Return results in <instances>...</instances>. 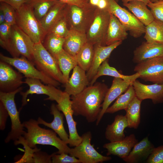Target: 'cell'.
I'll return each instance as SVG.
<instances>
[{
    "label": "cell",
    "mask_w": 163,
    "mask_h": 163,
    "mask_svg": "<svg viewBox=\"0 0 163 163\" xmlns=\"http://www.w3.org/2000/svg\"><path fill=\"white\" fill-rule=\"evenodd\" d=\"M108 89L105 83L95 82L79 94L71 96L74 115L83 116L89 123L96 121Z\"/></svg>",
    "instance_id": "obj_1"
},
{
    "label": "cell",
    "mask_w": 163,
    "mask_h": 163,
    "mask_svg": "<svg viewBox=\"0 0 163 163\" xmlns=\"http://www.w3.org/2000/svg\"><path fill=\"white\" fill-rule=\"evenodd\" d=\"M23 124L27 131L23 136L14 142L15 145L21 144L30 149L35 148L37 144L50 145L58 149L57 154H69L71 148L58 137L53 130L41 127L37 121L32 119L24 122Z\"/></svg>",
    "instance_id": "obj_2"
},
{
    "label": "cell",
    "mask_w": 163,
    "mask_h": 163,
    "mask_svg": "<svg viewBox=\"0 0 163 163\" xmlns=\"http://www.w3.org/2000/svg\"><path fill=\"white\" fill-rule=\"evenodd\" d=\"M34 43L30 37L16 24L11 26L10 37L6 42L0 41V44L13 57L20 55L26 57L32 62Z\"/></svg>",
    "instance_id": "obj_3"
},
{
    "label": "cell",
    "mask_w": 163,
    "mask_h": 163,
    "mask_svg": "<svg viewBox=\"0 0 163 163\" xmlns=\"http://www.w3.org/2000/svg\"><path fill=\"white\" fill-rule=\"evenodd\" d=\"M16 12V24L30 37L34 43H42L46 34L31 7L25 3Z\"/></svg>",
    "instance_id": "obj_4"
},
{
    "label": "cell",
    "mask_w": 163,
    "mask_h": 163,
    "mask_svg": "<svg viewBox=\"0 0 163 163\" xmlns=\"http://www.w3.org/2000/svg\"><path fill=\"white\" fill-rule=\"evenodd\" d=\"M32 62L39 71L47 76L64 84L66 82L56 61L42 42L35 43Z\"/></svg>",
    "instance_id": "obj_5"
},
{
    "label": "cell",
    "mask_w": 163,
    "mask_h": 163,
    "mask_svg": "<svg viewBox=\"0 0 163 163\" xmlns=\"http://www.w3.org/2000/svg\"><path fill=\"white\" fill-rule=\"evenodd\" d=\"M23 89L21 87L16 90L11 92L5 93L0 91V100L6 109L11 122L10 131L5 139L6 143L11 141L14 142L19 140L23 136L25 131L19 117V113L17 109L14 101L15 94L20 92Z\"/></svg>",
    "instance_id": "obj_6"
},
{
    "label": "cell",
    "mask_w": 163,
    "mask_h": 163,
    "mask_svg": "<svg viewBox=\"0 0 163 163\" xmlns=\"http://www.w3.org/2000/svg\"><path fill=\"white\" fill-rule=\"evenodd\" d=\"M96 8L91 5L81 7L67 4L65 17L69 30L86 34L93 18Z\"/></svg>",
    "instance_id": "obj_7"
},
{
    "label": "cell",
    "mask_w": 163,
    "mask_h": 163,
    "mask_svg": "<svg viewBox=\"0 0 163 163\" xmlns=\"http://www.w3.org/2000/svg\"><path fill=\"white\" fill-rule=\"evenodd\" d=\"M0 59L1 61L15 67L26 78L39 79L46 84L52 85L56 87L60 85L59 82L38 70L32 62L23 56L21 57H10L1 53Z\"/></svg>",
    "instance_id": "obj_8"
},
{
    "label": "cell",
    "mask_w": 163,
    "mask_h": 163,
    "mask_svg": "<svg viewBox=\"0 0 163 163\" xmlns=\"http://www.w3.org/2000/svg\"><path fill=\"white\" fill-rule=\"evenodd\" d=\"M110 17L107 11L96 8L93 20L86 33L87 42L94 45H105V38Z\"/></svg>",
    "instance_id": "obj_9"
},
{
    "label": "cell",
    "mask_w": 163,
    "mask_h": 163,
    "mask_svg": "<svg viewBox=\"0 0 163 163\" xmlns=\"http://www.w3.org/2000/svg\"><path fill=\"white\" fill-rule=\"evenodd\" d=\"M82 141L78 145L71 148L69 154L78 159L81 163H98L109 161L112 158L99 153L91 144V133L90 131L81 136Z\"/></svg>",
    "instance_id": "obj_10"
},
{
    "label": "cell",
    "mask_w": 163,
    "mask_h": 163,
    "mask_svg": "<svg viewBox=\"0 0 163 163\" xmlns=\"http://www.w3.org/2000/svg\"><path fill=\"white\" fill-rule=\"evenodd\" d=\"M107 1L108 11L118 19L131 35L138 38L144 34L145 26L133 14L121 7L114 0Z\"/></svg>",
    "instance_id": "obj_11"
},
{
    "label": "cell",
    "mask_w": 163,
    "mask_h": 163,
    "mask_svg": "<svg viewBox=\"0 0 163 163\" xmlns=\"http://www.w3.org/2000/svg\"><path fill=\"white\" fill-rule=\"evenodd\" d=\"M134 70L139 78L154 84L163 83V58L148 59L137 64Z\"/></svg>",
    "instance_id": "obj_12"
},
{
    "label": "cell",
    "mask_w": 163,
    "mask_h": 163,
    "mask_svg": "<svg viewBox=\"0 0 163 163\" xmlns=\"http://www.w3.org/2000/svg\"><path fill=\"white\" fill-rule=\"evenodd\" d=\"M70 96L67 93L64 91L60 98L57 103L56 106L65 117L69 133V144L70 147H72L78 145L81 142L82 138L78 133L76 128L77 123L73 118L74 113Z\"/></svg>",
    "instance_id": "obj_13"
},
{
    "label": "cell",
    "mask_w": 163,
    "mask_h": 163,
    "mask_svg": "<svg viewBox=\"0 0 163 163\" xmlns=\"http://www.w3.org/2000/svg\"><path fill=\"white\" fill-rule=\"evenodd\" d=\"M39 79L31 78H26L24 83L27 85L29 89L26 91H21L22 96V106L23 107L27 104V97L30 94H43L48 96L45 100L55 101L57 103L60 98L63 92L57 89L56 87L50 85H45L41 83Z\"/></svg>",
    "instance_id": "obj_14"
},
{
    "label": "cell",
    "mask_w": 163,
    "mask_h": 163,
    "mask_svg": "<svg viewBox=\"0 0 163 163\" xmlns=\"http://www.w3.org/2000/svg\"><path fill=\"white\" fill-rule=\"evenodd\" d=\"M20 72L14 70L10 64L0 62V91L8 93L14 91L20 87L24 82Z\"/></svg>",
    "instance_id": "obj_15"
},
{
    "label": "cell",
    "mask_w": 163,
    "mask_h": 163,
    "mask_svg": "<svg viewBox=\"0 0 163 163\" xmlns=\"http://www.w3.org/2000/svg\"><path fill=\"white\" fill-rule=\"evenodd\" d=\"M132 85L136 97L142 101L150 99L154 104L163 103V83L146 85L136 79Z\"/></svg>",
    "instance_id": "obj_16"
},
{
    "label": "cell",
    "mask_w": 163,
    "mask_h": 163,
    "mask_svg": "<svg viewBox=\"0 0 163 163\" xmlns=\"http://www.w3.org/2000/svg\"><path fill=\"white\" fill-rule=\"evenodd\" d=\"M133 82H127L123 79L114 78L110 87L107 92L101 110L96 121V125H99L105 112L111 103L127 90Z\"/></svg>",
    "instance_id": "obj_17"
},
{
    "label": "cell",
    "mask_w": 163,
    "mask_h": 163,
    "mask_svg": "<svg viewBox=\"0 0 163 163\" xmlns=\"http://www.w3.org/2000/svg\"><path fill=\"white\" fill-rule=\"evenodd\" d=\"M89 84L86 71L77 65L73 68L71 77L64 84L65 91L70 96H75L82 92Z\"/></svg>",
    "instance_id": "obj_18"
},
{
    "label": "cell",
    "mask_w": 163,
    "mask_h": 163,
    "mask_svg": "<svg viewBox=\"0 0 163 163\" xmlns=\"http://www.w3.org/2000/svg\"><path fill=\"white\" fill-rule=\"evenodd\" d=\"M122 42V41H119L106 46L97 44L94 45V53L93 62L91 67L86 72L90 82L96 75L98 68L102 63L109 58L112 52Z\"/></svg>",
    "instance_id": "obj_19"
},
{
    "label": "cell",
    "mask_w": 163,
    "mask_h": 163,
    "mask_svg": "<svg viewBox=\"0 0 163 163\" xmlns=\"http://www.w3.org/2000/svg\"><path fill=\"white\" fill-rule=\"evenodd\" d=\"M138 142L135 135L132 134L122 140L106 143L103 147L107 150V156L116 155L123 159L129 155Z\"/></svg>",
    "instance_id": "obj_20"
},
{
    "label": "cell",
    "mask_w": 163,
    "mask_h": 163,
    "mask_svg": "<svg viewBox=\"0 0 163 163\" xmlns=\"http://www.w3.org/2000/svg\"><path fill=\"white\" fill-rule=\"evenodd\" d=\"M133 62L137 64L156 57L163 58V43L143 42L133 52Z\"/></svg>",
    "instance_id": "obj_21"
},
{
    "label": "cell",
    "mask_w": 163,
    "mask_h": 163,
    "mask_svg": "<svg viewBox=\"0 0 163 163\" xmlns=\"http://www.w3.org/2000/svg\"><path fill=\"white\" fill-rule=\"evenodd\" d=\"M50 113L53 116V120L51 123L47 122L41 117H39L37 120L39 124H42L51 128L59 137L65 143L69 144V136L66 132L63 125L64 116L54 103L52 104L50 107Z\"/></svg>",
    "instance_id": "obj_22"
},
{
    "label": "cell",
    "mask_w": 163,
    "mask_h": 163,
    "mask_svg": "<svg viewBox=\"0 0 163 163\" xmlns=\"http://www.w3.org/2000/svg\"><path fill=\"white\" fill-rule=\"evenodd\" d=\"M67 4L59 1L49 10L39 21L46 34L65 16Z\"/></svg>",
    "instance_id": "obj_23"
},
{
    "label": "cell",
    "mask_w": 163,
    "mask_h": 163,
    "mask_svg": "<svg viewBox=\"0 0 163 163\" xmlns=\"http://www.w3.org/2000/svg\"><path fill=\"white\" fill-rule=\"evenodd\" d=\"M155 147L148 137L142 139L133 147L129 155L122 159L127 163H136L147 159Z\"/></svg>",
    "instance_id": "obj_24"
},
{
    "label": "cell",
    "mask_w": 163,
    "mask_h": 163,
    "mask_svg": "<svg viewBox=\"0 0 163 163\" xmlns=\"http://www.w3.org/2000/svg\"><path fill=\"white\" fill-rule=\"evenodd\" d=\"M128 34L125 27L118 19L110 13V17L105 38V46L110 45L119 41H123Z\"/></svg>",
    "instance_id": "obj_25"
},
{
    "label": "cell",
    "mask_w": 163,
    "mask_h": 163,
    "mask_svg": "<svg viewBox=\"0 0 163 163\" xmlns=\"http://www.w3.org/2000/svg\"><path fill=\"white\" fill-rule=\"evenodd\" d=\"M128 127L126 115H117L113 122L108 125L105 133L106 139L110 142H114L123 139L125 137L124 129Z\"/></svg>",
    "instance_id": "obj_26"
},
{
    "label": "cell",
    "mask_w": 163,
    "mask_h": 163,
    "mask_svg": "<svg viewBox=\"0 0 163 163\" xmlns=\"http://www.w3.org/2000/svg\"><path fill=\"white\" fill-rule=\"evenodd\" d=\"M87 42L85 33L70 30L65 38L63 49L69 54L76 57L81 49Z\"/></svg>",
    "instance_id": "obj_27"
},
{
    "label": "cell",
    "mask_w": 163,
    "mask_h": 163,
    "mask_svg": "<svg viewBox=\"0 0 163 163\" xmlns=\"http://www.w3.org/2000/svg\"><path fill=\"white\" fill-rule=\"evenodd\" d=\"M123 5L145 26L155 19L150 10L147 8V5L142 2L133 1Z\"/></svg>",
    "instance_id": "obj_28"
},
{
    "label": "cell",
    "mask_w": 163,
    "mask_h": 163,
    "mask_svg": "<svg viewBox=\"0 0 163 163\" xmlns=\"http://www.w3.org/2000/svg\"><path fill=\"white\" fill-rule=\"evenodd\" d=\"M103 75L121 78L127 82H133L139 77V75L137 72L129 75L122 74L115 68L110 66L108 59L105 60L100 66L96 75L90 82L89 85H93L98 78Z\"/></svg>",
    "instance_id": "obj_29"
},
{
    "label": "cell",
    "mask_w": 163,
    "mask_h": 163,
    "mask_svg": "<svg viewBox=\"0 0 163 163\" xmlns=\"http://www.w3.org/2000/svg\"><path fill=\"white\" fill-rule=\"evenodd\" d=\"M53 56L58 64L66 82H67L69 78L71 71L78 65L76 57L69 54L63 49Z\"/></svg>",
    "instance_id": "obj_30"
},
{
    "label": "cell",
    "mask_w": 163,
    "mask_h": 163,
    "mask_svg": "<svg viewBox=\"0 0 163 163\" xmlns=\"http://www.w3.org/2000/svg\"><path fill=\"white\" fill-rule=\"evenodd\" d=\"M136 97V93L132 84L124 94L120 95L113 104L108 108L105 113H113L122 110H125Z\"/></svg>",
    "instance_id": "obj_31"
},
{
    "label": "cell",
    "mask_w": 163,
    "mask_h": 163,
    "mask_svg": "<svg viewBox=\"0 0 163 163\" xmlns=\"http://www.w3.org/2000/svg\"><path fill=\"white\" fill-rule=\"evenodd\" d=\"M144 34L146 41L163 43V23L154 19L145 26Z\"/></svg>",
    "instance_id": "obj_32"
},
{
    "label": "cell",
    "mask_w": 163,
    "mask_h": 163,
    "mask_svg": "<svg viewBox=\"0 0 163 163\" xmlns=\"http://www.w3.org/2000/svg\"><path fill=\"white\" fill-rule=\"evenodd\" d=\"M142 101L136 97L126 110L128 127L137 129L140 122L141 105Z\"/></svg>",
    "instance_id": "obj_33"
},
{
    "label": "cell",
    "mask_w": 163,
    "mask_h": 163,
    "mask_svg": "<svg viewBox=\"0 0 163 163\" xmlns=\"http://www.w3.org/2000/svg\"><path fill=\"white\" fill-rule=\"evenodd\" d=\"M94 53V45L87 42L82 47L76 56L78 65L87 72L92 64Z\"/></svg>",
    "instance_id": "obj_34"
},
{
    "label": "cell",
    "mask_w": 163,
    "mask_h": 163,
    "mask_svg": "<svg viewBox=\"0 0 163 163\" xmlns=\"http://www.w3.org/2000/svg\"><path fill=\"white\" fill-rule=\"evenodd\" d=\"M58 0H26V3L32 8L34 14L40 21Z\"/></svg>",
    "instance_id": "obj_35"
},
{
    "label": "cell",
    "mask_w": 163,
    "mask_h": 163,
    "mask_svg": "<svg viewBox=\"0 0 163 163\" xmlns=\"http://www.w3.org/2000/svg\"><path fill=\"white\" fill-rule=\"evenodd\" d=\"M65 38L49 33L47 34L42 43L46 50L53 56L63 49Z\"/></svg>",
    "instance_id": "obj_36"
},
{
    "label": "cell",
    "mask_w": 163,
    "mask_h": 163,
    "mask_svg": "<svg viewBox=\"0 0 163 163\" xmlns=\"http://www.w3.org/2000/svg\"><path fill=\"white\" fill-rule=\"evenodd\" d=\"M0 10L4 13L5 22L11 26L16 24V12L13 7L7 3L1 2Z\"/></svg>",
    "instance_id": "obj_37"
},
{
    "label": "cell",
    "mask_w": 163,
    "mask_h": 163,
    "mask_svg": "<svg viewBox=\"0 0 163 163\" xmlns=\"http://www.w3.org/2000/svg\"><path fill=\"white\" fill-rule=\"evenodd\" d=\"M69 31L65 16L53 27L49 33H53L59 37L65 38L68 34Z\"/></svg>",
    "instance_id": "obj_38"
},
{
    "label": "cell",
    "mask_w": 163,
    "mask_h": 163,
    "mask_svg": "<svg viewBox=\"0 0 163 163\" xmlns=\"http://www.w3.org/2000/svg\"><path fill=\"white\" fill-rule=\"evenodd\" d=\"M69 154L62 153H53L51 158L52 163H81L80 161L76 158L69 155Z\"/></svg>",
    "instance_id": "obj_39"
},
{
    "label": "cell",
    "mask_w": 163,
    "mask_h": 163,
    "mask_svg": "<svg viewBox=\"0 0 163 163\" xmlns=\"http://www.w3.org/2000/svg\"><path fill=\"white\" fill-rule=\"evenodd\" d=\"M155 19L163 23V1L150 2L147 5Z\"/></svg>",
    "instance_id": "obj_40"
},
{
    "label": "cell",
    "mask_w": 163,
    "mask_h": 163,
    "mask_svg": "<svg viewBox=\"0 0 163 163\" xmlns=\"http://www.w3.org/2000/svg\"><path fill=\"white\" fill-rule=\"evenodd\" d=\"M147 163H163V145L155 147L147 158Z\"/></svg>",
    "instance_id": "obj_41"
},
{
    "label": "cell",
    "mask_w": 163,
    "mask_h": 163,
    "mask_svg": "<svg viewBox=\"0 0 163 163\" xmlns=\"http://www.w3.org/2000/svg\"><path fill=\"white\" fill-rule=\"evenodd\" d=\"M11 26L6 22L0 24V41L6 42L9 39L11 33Z\"/></svg>",
    "instance_id": "obj_42"
},
{
    "label": "cell",
    "mask_w": 163,
    "mask_h": 163,
    "mask_svg": "<svg viewBox=\"0 0 163 163\" xmlns=\"http://www.w3.org/2000/svg\"><path fill=\"white\" fill-rule=\"evenodd\" d=\"M9 116L8 112L3 103L0 101V129L3 130L5 128L7 118Z\"/></svg>",
    "instance_id": "obj_43"
},
{
    "label": "cell",
    "mask_w": 163,
    "mask_h": 163,
    "mask_svg": "<svg viewBox=\"0 0 163 163\" xmlns=\"http://www.w3.org/2000/svg\"><path fill=\"white\" fill-rule=\"evenodd\" d=\"M70 5H75L81 7L89 5V0H58Z\"/></svg>",
    "instance_id": "obj_44"
},
{
    "label": "cell",
    "mask_w": 163,
    "mask_h": 163,
    "mask_svg": "<svg viewBox=\"0 0 163 163\" xmlns=\"http://www.w3.org/2000/svg\"><path fill=\"white\" fill-rule=\"evenodd\" d=\"M26 2V0H3L2 2L9 5L16 11L18 10Z\"/></svg>",
    "instance_id": "obj_45"
},
{
    "label": "cell",
    "mask_w": 163,
    "mask_h": 163,
    "mask_svg": "<svg viewBox=\"0 0 163 163\" xmlns=\"http://www.w3.org/2000/svg\"><path fill=\"white\" fill-rule=\"evenodd\" d=\"M133 1H138L142 2L147 5L150 2V0H122V2L123 4H124Z\"/></svg>",
    "instance_id": "obj_46"
},
{
    "label": "cell",
    "mask_w": 163,
    "mask_h": 163,
    "mask_svg": "<svg viewBox=\"0 0 163 163\" xmlns=\"http://www.w3.org/2000/svg\"><path fill=\"white\" fill-rule=\"evenodd\" d=\"M100 0H89V3L91 5L97 7Z\"/></svg>",
    "instance_id": "obj_47"
},
{
    "label": "cell",
    "mask_w": 163,
    "mask_h": 163,
    "mask_svg": "<svg viewBox=\"0 0 163 163\" xmlns=\"http://www.w3.org/2000/svg\"><path fill=\"white\" fill-rule=\"evenodd\" d=\"M5 22L4 15L2 11L0 10V24Z\"/></svg>",
    "instance_id": "obj_48"
},
{
    "label": "cell",
    "mask_w": 163,
    "mask_h": 163,
    "mask_svg": "<svg viewBox=\"0 0 163 163\" xmlns=\"http://www.w3.org/2000/svg\"><path fill=\"white\" fill-rule=\"evenodd\" d=\"M162 1L163 0H150V2H155Z\"/></svg>",
    "instance_id": "obj_49"
},
{
    "label": "cell",
    "mask_w": 163,
    "mask_h": 163,
    "mask_svg": "<svg viewBox=\"0 0 163 163\" xmlns=\"http://www.w3.org/2000/svg\"><path fill=\"white\" fill-rule=\"evenodd\" d=\"M116 2L118 3L120 0H114Z\"/></svg>",
    "instance_id": "obj_50"
},
{
    "label": "cell",
    "mask_w": 163,
    "mask_h": 163,
    "mask_svg": "<svg viewBox=\"0 0 163 163\" xmlns=\"http://www.w3.org/2000/svg\"><path fill=\"white\" fill-rule=\"evenodd\" d=\"M3 1V0H0V2H2Z\"/></svg>",
    "instance_id": "obj_51"
}]
</instances>
